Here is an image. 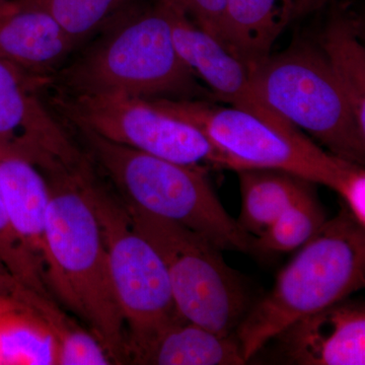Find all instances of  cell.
<instances>
[{
    "label": "cell",
    "instance_id": "15",
    "mask_svg": "<svg viewBox=\"0 0 365 365\" xmlns=\"http://www.w3.org/2000/svg\"><path fill=\"white\" fill-rule=\"evenodd\" d=\"M294 0H227L218 41L246 64L260 61L294 20Z\"/></svg>",
    "mask_w": 365,
    "mask_h": 365
},
{
    "label": "cell",
    "instance_id": "23",
    "mask_svg": "<svg viewBox=\"0 0 365 365\" xmlns=\"http://www.w3.org/2000/svg\"><path fill=\"white\" fill-rule=\"evenodd\" d=\"M184 14L204 32L220 38V21L227 0H160Z\"/></svg>",
    "mask_w": 365,
    "mask_h": 365
},
{
    "label": "cell",
    "instance_id": "10",
    "mask_svg": "<svg viewBox=\"0 0 365 365\" xmlns=\"http://www.w3.org/2000/svg\"><path fill=\"white\" fill-rule=\"evenodd\" d=\"M50 81L0 59V146L46 176L78 169L88 160L81 144L41 98Z\"/></svg>",
    "mask_w": 365,
    "mask_h": 365
},
{
    "label": "cell",
    "instance_id": "1",
    "mask_svg": "<svg viewBox=\"0 0 365 365\" xmlns=\"http://www.w3.org/2000/svg\"><path fill=\"white\" fill-rule=\"evenodd\" d=\"M90 158L78 169L48 175L45 277L53 299L76 317L109 353L126 361V327L90 191Z\"/></svg>",
    "mask_w": 365,
    "mask_h": 365
},
{
    "label": "cell",
    "instance_id": "24",
    "mask_svg": "<svg viewBox=\"0 0 365 365\" xmlns=\"http://www.w3.org/2000/svg\"><path fill=\"white\" fill-rule=\"evenodd\" d=\"M21 287L9 273L0 266V297H16Z\"/></svg>",
    "mask_w": 365,
    "mask_h": 365
},
{
    "label": "cell",
    "instance_id": "22",
    "mask_svg": "<svg viewBox=\"0 0 365 365\" xmlns=\"http://www.w3.org/2000/svg\"><path fill=\"white\" fill-rule=\"evenodd\" d=\"M0 266L21 287L52 299L45 274L32 253L21 241L7 212L0 192Z\"/></svg>",
    "mask_w": 365,
    "mask_h": 365
},
{
    "label": "cell",
    "instance_id": "12",
    "mask_svg": "<svg viewBox=\"0 0 365 365\" xmlns=\"http://www.w3.org/2000/svg\"><path fill=\"white\" fill-rule=\"evenodd\" d=\"M170 7L172 34L180 57L207 85L215 98L283 129L297 128L274 112L255 93L248 66L212 36Z\"/></svg>",
    "mask_w": 365,
    "mask_h": 365
},
{
    "label": "cell",
    "instance_id": "21",
    "mask_svg": "<svg viewBox=\"0 0 365 365\" xmlns=\"http://www.w3.org/2000/svg\"><path fill=\"white\" fill-rule=\"evenodd\" d=\"M51 16L78 47L131 0H14Z\"/></svg>",
    "mask_w": 365,
    "mask_h": 365
},
{
    "label": "cell",
    "instance_id": "3",
    "mask_svg": "<svg viewBox=\"0 0 365 365\" xmlns=\"http://www.w3.org/2000/svg\"><path fill=\"white\" fill-rule=\"evenodd\" d=\"M69 125L127 207L191 230L220 251L253 254V235L223 207L207 169L163 160Z\"/></svg>",
    "mask_w": 365,
    "mask_h": 365
},
{
    "label": "cell",
    "instance_id": "19",
    "mask_svg": "<svg viewBox=\"0 0 365 365\" xmlns=\"http://www.w3.org/2000/svg\"><path fill=\"white\" fill-rule=\"evenodd\" d=\"M321 51L365 128V48L359 21L344 14L333 16L322 35Z\"/></svg>",
    "mask_w": 365,
    "mask_h": 365
},
{
    "label": "cell",
    "instance_id": "20",
    "mask_svg": "<svg viewBox=\"0 0 365 365\" xmlns=\"http://www.w3.org/2000/svg\"><path fill=\"white\" fill-rule=\"evenodd\" d=\"M327 222L325 209L314 187L299 197L258 237H254L253 254L287 253L304 246Z\"/></svg>",
    "mask_w": 365,
    "mask_h": 365
},
{
    "label": "cell",
    "instance_id": "13",
    "mask_svg": "<svg viewBox=\"0 0 365 365\" xmlns=\"http://www.w3.org/2000/svg\"><path fill=\"white\" fill-rule=\"evenodd\" d=\"M78 48L51 16L14 0H0V59L51 79Z\"/></svg>",
    "mask_w": 365,
    "mask_h": 365
},
{
    "label": "cell",
    "instance_id": "9",
    "mask_svg": "<svg viewBox=\"0 0 365 365\" xmlns=\"http://www.w3.org/2000/svg\"><path fill=\"white\" fill-rule=\"evenodd\" d=\"M54 105L69 124L108 140L191 167L234 170V165L196 127L170 116L150 100L121 95H57Z\"/></svg>",
    "mask_w": 365,
    "mask_h": 365
},
{
    "label": "cell",
    "instance_id": "25",
    "mask_svg": "<svg viewBox=\"0 0 365 365\" xmlns=\"http://www.w3.org/2000/svg\"><path fill=\"white\" fill-rule=\"evenodd\" d=\"M327 1L328 0H294V20L318 11Z\"/></svg>",
    "mask_w": 365,
    "mask_h": 365
},
{
    "label": "cell",
    "instance_id": "4",
    "mask_svg": "<svg viewBox=\"0 0 365 365\" xmlns=\"http://www.w3.org/2000/svg\"><path fill=\"white\" fill-rule=\"evenodd\" d=\"M155 107L202 132L234 165L290 173L339 194L365 227L364 165L324 150L299 128L283 129L248 112L196 98H151Z\"/></svg>",
    "mask_w": 365,
    "mask_h": 365
},
{
    "label": "cell",
    "instance_id": "14",
    "mask_svg": "<svg viewBox=\"0 0 365 365\" xmlns=\"http://www.w3.org/2000/svg\"><path fill=\"white\" fill-rule=\"evenodd\" d=\"M0 192L16 232L45 274L47 178L26 158L0 146Z\"/></svg>",
    "mask_w": 365,
    "mask_h": 365
},
{
    "label": "cell",
    "instance_id": "5",
    "mask_svg": "<svg viewBox=\"0 0 365 365\" xmlns=\"http://www.w3.org/2000/svg\"><path fill=\"white\" fill-rule=\"evenodd\" d=\"M364 285L365 227L343 206L280 271L270 292L250 307L235 332L242 357L249 362L294 322Z\"/></svg>",
    "mask_w": 365,
    "mask_h": 365
},
{
    "label": "cell",
    "instance_id": "18",
    "mask_svg": "<svg viewBox=\"0 0 365 365\" xmlns=\"http://www.w3.org/2000/svg\"><path fill=\"white\" fill-rule=\"evenodd\" d=\"M58 345L47 321L20 297H0V365H57Z\"/></svg>",
    "mask_w": 365,
    "mask_h": 365
},
{
    "label": "cell",
    "instance_id": "6",
    "mask_svg": "<svg viewBox=\"0 0 365 365\" xmlns=\"http://www.w3.org/2000/svg\"><path fill=\"white\" fill-rule=\"evenodd\" d=\"M247 66L255 93L274 112L336 157L364 165L365 128L321 49L299 43Z\"/></svg>",
    "mask_w": 365,
    "mask_h": 365
},
{
    "label": "cell",
    "instance_id": "11",
    "mask_svg": "<svg viewBox=\"0 0 365 365\" xmlns=\"http://www.w3.org/2000/svg\"><path fill=\"white\" fill-rule=\"evenodd\" d=\"M270 341L278 364L364 365V304L340 300L297 319Z\"/></svg>",
    "mask_w": 365,
    "mask_h": 365
},
{
    "label": "cell",
    "instance_id": "16",
    "mask_svg": "<svg viewBox=\"0 0 365 365\" xmlns=\"http://www.w3.org/2000/svg\"><path fill=\"white\" fill-rule=\"evenodd\" d=\"M130 361L153 365L247 364L235 335H217L188 321L180 322L158 334Z\"/></svg>",
    "mask_w": 365,
    "mask_h": 365
},
{
    "label": "cell",
    "instance_id": "8",
    "mask_svg": "<svg viewBox=\"0 0 365 365\" xmlns=\"http://www.w3.org/2000/svg\"><path fill=\"white\" fill-rule=\"evenodd\" d=\"M90 191L101 225L113 287L126 327V361L169 327L186 321L157 250L132 225L123 203L91 168Z\"/></svg>",
    "mask_w": 365,
    "mask_h": 365
},
{
    "label": "cell",
    "instance_id": "17",
    "mask_svg": "<svg viewBox=\"0 0 365 365\" xmlns=\"http://www.w3.org/2000/svg\"><path fill=\"white\" fill-rule=\"evenodd\" d=\"M241 191L240 227L258 237L300 196L314 187V182L290 173L251 168L237 170Z\"/></svg>",
    "mask_w": 365,
    "mask_h": 365
},
{
    "label": "cell",
    "instance_id": "2",
    "mask_svg": "<svg viewBox=\"0 0 365 365\" xmlns=\"http://www.w3.org/2000/svg\"><path fill=\"white\" fill-rule=\"evenodd\" d=\"M50 81L57 95H121L196 98L202 88L180 57L170 7L160 0H131Z\"/></svg>",
    "mask_w": 365,
    "mask_h": 365
},
{
    "label": "cell",
    "instance_id": "7",
    "mask_svg": "<svg viewBox=\"0 0 365 365\" xmlns=\"http://www.w3.org/2000/svg\"><path fill=\"white\" fill-rule=\"evenodd\" d=\"M123 205L132 225L163 259L182 318L234 336L252 300L247 281L225 263L222 251L191 230Z\"/></svg>",
    "mask_w": 365,
    "mask_h": 365
}]
</instances>
